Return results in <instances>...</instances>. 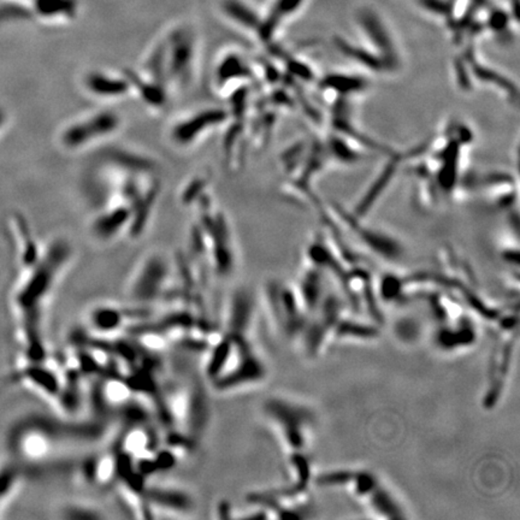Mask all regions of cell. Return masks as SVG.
<instances>
[{
    "mask_svg": "<svg viewBox=\"0 0 520 520\" xmlns=\"http://www.w3.org/2000/svg\"><path fill=\"white\" fill-rule=\"evenodd\" d=\"M73 258V248L69 241L57 239L29 267L31 269L29 277L16 295V302L23 312L24 323H39L43 301Z\"/></svg>",
    "mask_w": 520,
    "mask_h": 520,
    "instance_id": "obj_1",
    "label": "cell"
},
{
    "mask_svg": "<svg viewBox=\"0 0 520 520\" xmlns=\"http://www.w3.org/2000/svg\"><path fill=\"white\" fill-rule=\"evenodd\" d=\"M122 127V118L112 110L90 112L70 120L60 130L59 143L68 152H81L113 136Z\"/></svg>",
    "mask_w": 520,
    "mask_h": 520,
    "instance_id": "obj_2",
    "label": "cell"
},
{
    "mask_svg": "<svg viewBox=\"0 0 520 520\" xmlns=\"http://www.w3.org/2000/svg\"><path fill=\"white\" fill-rule=\"evenodd\" d=\"M229 120V112L224 108H210L185 115L169 130V138L175 146L188 148L220 128Z\"/></svg>",
    "mask_w": 520,
    "mask_h": 520,
    "instance_id": "obj_3",
    "label": "cell"
},
{
    "mask_svg": "<svg viewBox=\"0 0 520 520\" xmlns=\"http://www.w3.org/2000/svg\"><path fill=\"white\" fill-rule=\"evenodd\" d=\"M170 277L168 259L162 254L147 255L139 264L129 283V295L134 301L150 302L164 292Z\"/></svg>",
    "mask_w": 520,
    "mask_h": 520,
    "instance_id": "obj_4",
    "label": "cell"
},
{
    "mask_svg": "<svg viewBox=\"0 0 520 520\" xmlns=\"http://www.w3.org/2000/svg\"><path fill=\"white\" fill-rule=\"evenodd\" d=\"M358 21L369 41L377 50V55L386 65L388 73H396L400 69L401 58L387 27L370 10H364L359 13Z\"/></svg>",
    "mask_w": 520,
    "mask_h": 520,
    "instance_id": "obj_5",
    "label": "cell"
},
{
    "mask_svg": "<svg viewBox=\"0 0 520 520\" xmlns=\"http://www.w3.org/2000/svg\"><path fill=\"white\" fill-rule=\"evenodd\" d=\"M133 211L123 202L113 204L108 210L101 211L95 216L90 224L92 235L99 242H110L125 232H132Z\"/></svg>",
    "mask_w": 520,
    "mask_h": 520,
    "instance_id": "obj_6",
    "label": "cell"
},
{
    "mask_svg": "<svg viewBox=\"0 0 520 520\" xmlns=\"http://www.w3.org/2000/svg\"><path fill=\"white\" fill-rule=\"evenodd\" d=\"M82 86L88 94L98 99L117 100L132 93L125 73L116 75L103 70H92L82 78Z\"/></svg>",
    "mask_w": 520,
    "mask_h": 520,
    "instance_id": "obj_7",
    "label": "cell"
},
{
    "mask_svg": "<svg viewBox=\"0 0 520 520\" xmlns=\"http://www.w3.org/2000/svg\"><path fill=\"white\" fill-rule=\"evenodd\" d=\"M342 220H346V224L357 235L358 239L363 241L367 247L374 250V252L388 258H396L402 253L400 244L387 234L379 232L377 229L363 225L359 220L351 216L344 215Z\"/></svg>",
    "mask_w": 520,
    "mask_h": 520,
    "instance_id": "obj_8",
    "label": "cell"
},
{
    "mask_svg": "<svg viewBox=\"0 0 520 520\" xmlns=\"http://www.w3.org/2000/svg\"><path fill=\"white\" fill-rule=\"evenodd\" d=\"M302 3L304 0H279L275 8L269 15V17L259 26L258 31L260 38L262 40H270L271 36L274 35L277 27L280 24V22L282 21V18L295 13Z\"/></svg>",
    "mask_w": 520,
    "mask_h": 520,
    "instance_id": "obj_9",
    "label": "cell"
},
{
    "mask_svg": "<svg viewBox=\"0 0 520 520\" xmlns=\"http://www.w3.org/2000/svg\"><path fill=\"white\" fill-rule=\"evenodd\" d=\"M324 90H334L337 94H353L360 93L361 90L367 88V81L361 78H354L351 75H341L334 73L329 75L322 82Z\"/></svg>",
    "mask_w": 520,
    "mask_h": 520,
    "instance_id": "obj_10",
    "label": "cell"
},
{
    "mask_svg": "<svg viewBox=\"0 0 520 520\" xmlns=\"http://www.w3.org/2000/svg\"><path fill=\"white\" fill-rule=\"evenodd\" d=\"M122 318L123 314H120V311L117 307L110 306L95 307L90 314V325L100 330H115L120 327Z\"/></svg>",
    "mask_w": 520,
    "mask_h": 520,
    "instance_id": "obj_11",
    "label": "cell"
},
{
    "mask_svg": "<svg viewBox=\"0 0 520 520\" xmlns=\"http://www.w3.org/2000/svg\"><path fill=\"white\" fill-rule=\"evenodd\" d=\"M248 75L250 70L245 64V62L235 55L225 57L223 62H220V66L217 68V80L220 85L237 78H247Z\"/></svg>",
    "mask_w": 520,
    "mask_h": 520,
    "instance_id": "obj_12",
    "label": "cell"
},
{
    "mask_svg": "<svg viewBox=\"0 0 520 520\" xmlns=\"http://www.w3.org/2000/svg\"><path fill=\"white\" fill-rule=\"evenodd\" d=\"M225 11L232 17L235 18V21L241 23L242 26L252 28V29H259V26H260L259 18L257 17V15L253 11H251L248 8H246L245 5L240 4L235 0H229L228 3L225 4Z\"/></svg>",
    "mask_w": 520,
    "mask_h": 520,
    "instance_id": "obj_13",
    "label": "cell"
},
{
    "mask_svg": "<svg viewBox=\"0 0 520 520\" xmlns=\"http://www.w3.org/2000/svg\"><path fill=\"white\" fill-rule=\"evenodd\" d=\"M36 9L45 16L71 15L75 11L73 0H36Z\"/></svg>",
    "mask_w": 520,
    "mask_h": 520,
    "instance_id": "obj_14",
    "label": "cell"
},
{
    "mask_svg": "<svg viewBox=\"0 0 520 520\" xmlns=\"http://www.w3.org/2000/svg\"><path fill=\"white\" fill-rule=\"evenodd\" d=\"M63 518L66 519H97L105 518V514L99 513L95 507L82 503H70L63 510Z\"/></svg>",
    "mask_w": 520,
    "mask_h": 520,
    "instance_id": "obj_15",
    "label": "cell"
},
{
    "mask_svg": "<svg viewBox=\"0 0 520 520\" xmlns=\"http://www.w3.org/2000/svg\"><path fill=\"white\" fill-rule=\"evenodd\" d=\"M17 471L13 468H6L0 471V500L9 493L17 479Z\"/></svg>",
    "mask_w": 520,
    "mask_h": 520,
    "instance_id": "obj_16",
    "label": "cell"
},
{
    "mask_svg": "<svg viewBox=\"0 0 520 520\" xmlns=\"http://www.w3.org/2000/svg\"><path fill=\"white\" fill-rule=\"evenodd\" d=\"M419 3L428 11L436 15L447 16L451 13V4L444 0H419Z\"/></svg>",
    "mask_w": 520,
    "mask_h": 520,
    "instance_id": "obj_17",
    "label": "cell"
},
{
    "mask_svg": "<svg viewBox=\"0 0 520 520\" xmlns=\"http://www.w3.org/2000/svg\"><path fill=\"white\" fill-rule=\"evenodd\" d=\"M508 24L507 13L503 10H495L489 16V27L496 31H503Z\"/></svg>",
    "mask_w": 520,
    "mask_h": 520,
    "instance_id": "obj_18",
    "label": "cell"
},
{
    "mask_svg": "<svg viewBox=\"0 0 520 520\" xmlns=\"http://www.w3.org/2000/svg\"><path fill=\"white\" fill-rule=\"evenodd\" d=\"M28 13L26 10L17 6H5L0 9V20L8 17H27Z\"/></svg>",
    "mask_w": 520,
    "mask_h": 520,
    "instance_id": "obj_19",
    "label": "cell"
},
{
    "mask_svg": "<svg viewBox=\"0 0 520 520\" xmlns=\"http://www.w3.org/2000/svg\"><path fill=\"white\" fill-rule=\"evenodd\" d=\"M476 4L478 5H484L486 4V0H473Z\"/></svg>",
    "mask_w": 520,
    "mask_h": 520,
    "instance_id": "obj_20",
    "label": "cell"
},
{
    "mask_svg": "<svg viewBox=\"0 0 520 520\" xmlns=\"http://www.w3.org/2000/svg\"><path fill=\"white\" fill-rule=\"evenodd\" d=\"M1 118H3V115H1V113H0V123H1Z\"/></svg>",
    "mask_w": 520,
    "mask_h": 520,
    "instance_id": "obj_21",
    "label": "cell"
}]
</instances>
